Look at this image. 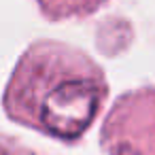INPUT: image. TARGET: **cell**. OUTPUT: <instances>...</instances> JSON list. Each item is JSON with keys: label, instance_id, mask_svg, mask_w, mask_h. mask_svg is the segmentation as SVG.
<instances>
[{"label": "cell", "instance_id": "1", "mask_svg": "<svg viewBox=\"0 0 155 155\" xmlns=\"http://www.w3.org/2000/svg\"><path fill=\"white\" fill-rule=\"evenodd\" d=\"M102 68L83 51L43 41L17 62L5 91L9 117L58 140L81 138L106 98Z\"/></svg>", "mask_w": 155, "mask_h": 155}, {"label": "cell", "instance_id": "2", "mask_svg": "<svg viewBox=\"0 0 155 155\" xmlns=\"http://www.w3.org/2000/svg\"><path fill=\"white\" fill-rule=\"evenodd\" d=\"M36 2L49 19H66L89 15L106 0H36Z\"/></svg>", "mask_w": 155, "mask_h": 155}, {"label": "cell", "instance_id": "3", "mask_svg": "<svg viewBox=\"0 0 155 155\" xmlns=\"http://www.w3.org/2000/svg\"><path fill=\"white\" fill-rule=\"evenodd\" d=\"M0 155H41V153L19 144L15 138H9L5 134H0Z\"/></svg>", "mask_w": 155, "mask_h": 155}]
</instances>
